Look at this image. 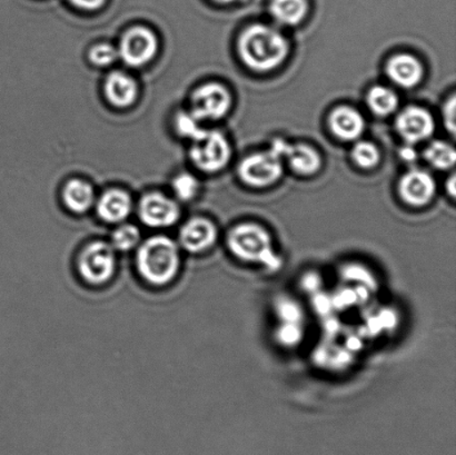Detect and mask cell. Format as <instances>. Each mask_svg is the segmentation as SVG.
<instances>
[{
	"mask_svg": "<svg viewBox=\"0 0 456 455\" xmlns=\"http://www.w3.org/2000/svg\"><path fill=\"white\" fill-rule=\"evenodd\" d=\"M227 247L232 256L245 264L267 271L281 269V257L270 232L256 223H241L232 227L227 236Z\"/></svg>",
	"mask_w": 456,
	"mask_h": 455,
	"instance_id": "6da1fadb",
	"label": "cell"
},
{
	"mask_svg": "<svg viewBox=\"0 0 456 455\" xmlns=\"http://www.w3.org/2000/svg\"><path fill=\"white\" fill-rule=\"evenodd\" d=\"M241 61L248 69L270 71L277 69L289 55V42L279 30L266 25H253L239 40Z\"/></svg>",
	"mask_w": 456,
	"mask_h": 455,
	"instance_id": "7a4b0ae2",
	"label": "cell"
},
{
	"mask_svg": "<svg viewBox=\"0 0 456 455\" xmlns=\"http://www.w3.org/2000/svg\"><path fill=\"white\" fill-rule=\"evenodd\" d=\"M136 264L147 282L159 287L171 282L180 269L176 244L165 236L147 240L138 249Z\"/></svg>",
	"mask_w": 456,
	"mask_h": 455,
	"instance_id": "3957f363",
	"label": "cell"
},
{
	"mask_svg": "<svg viewBox=\"0 0 456 455\" xmlns=\"http://www.w3.org/2000/svg\"><path fill=\"white\" fill-rule=\"evenodd\" d=\"M191 158L204 172L220 171L230 162L232 150L226 138L218 132L203 131L194 138Z\"/></svg>",
	"mask_w": 456,
	"mask_h": 455,
	"instance_id": "277c9868",
	"label": "cell"
},
{
	"mask_svg": "<svg viewBox=\"0 0 456 455\" xmlns=\"http://www.w3.org/2000/svg\"><path fill=\"white\" fill-rule=\"evenodd\" d=\"M78 267L80 275L93 285L104 284L113 276L116 258L113 248L104 242L87 245L80 254Z\"/></svg>",
	"mask_w": 456,
	"mask_h": 455,
	"instance_id": "5b68a950",
	"label": "cell"
},
{
	"mask_svg": "<svg viewBox=\"0 0 456 455\" xmlns=\"http://www.w3.org/2000/svg\"><path fill=\"white\" fill-rule=\"evenodd\" d=\"M239 174L245 184L265 187L280 180L283 174V164L274 151L268 150L246 158L240 164Z\"/></svg>",
	"mask_w": 456,
	"mask_h": 455,
	"instance_id": "8992f818",
	"label": "cell"
},
{
	"mask_svg": "<svg viewBox=\"0 0 456 455\" xmlns=\"http://www.w3.org/2000/svg\"><path fill=\"white\" fill-rule=\"evenodd\" d=\"M232 97L225 87L211 83L200 87L191 97V115L198 120L220 119L231 109Z\"/></svg>",
	"mask_w": 456,
	"mask_h": 455,
	"instance_id": "52a82bcc",
	"label": "cell"
},
{
	"mask_svg": "<svg viewBox=\"0 0 456 455\" xmlns=\"http://www.w3.org/2000/svg\"><path fill=\"white\" fill-rule=\"evenodd\" d=\"M158 47V39L150 29L134 27L123 36L118 52L127 65L140 67L153 60Z\"/></svg>",
	"mask_w": 456,
	"mask_h": 455,
	"instance_id": "ba28073f",
	"label": "cell"
},
{
	"mask_svg": "<svg viewBox=\"0 0 456 455\" xmlns=\"http://www.w3.org/2000/svg\"><path fill=\"white\" fill-rule=\"evenodd\" d=\"M395 127L400 136L412 145L430 138L436 131V122L427 110L413 106L397 116Z\"/></svg>",
	"mask_w": 456,
	"mask_h": 455,
	"instance_id": "9c48e42d",
	"label": "cell"
},
{
	"mask_svg": "<svg viewBox=\"0 0 456 455\" xmlns=\"http://www.w3.org/2000/svg\"><path fill=\"white\" fill-rule=\"evenodd\" d=\"M399 191L402 199L406 204L422 207L435 198L436 184L430 174L412 169L401 178Z\"/></svg>",
	"mask_w": 456,
	"mask_h": 455,
	"instance_id": "30bf717a",
	"label": "cell"
},
{
	"mask_svg": "<svg viewBox=\"0 0 456 455\" xmlns=\"http://www.w3.org/2000/svg\"><path fill=\"white\" fill-rule=\"evenodd\" d=\"M271 150L281 160H288L289 167L302 175H312L319 171L322 165L320 154L307 145H290L279 138L273 142Z\"/></svg>",
	"mask_w": 456,
	"mask_h": 455,
	"instance_id": "8fae6325",
	"label": "cell"
},
{
	"mask_svg": "<svg viewBox=\"0 0 456 455\" xmlns=\"http://www.w3.org/2000/svg\"><path fill=\"white\" fill-rule=\"evenodd\" d=\"M138 212L141 220L151 227L171 226L180 217L176 203L160 194L146 195L141 200Z\"/></svg>",
	"mask_w": 456,
	"mask_h": 455,
	"instance_id": "7c38bea8",
	"label": "cell"
},
{
	"mask_svg": "<svg viewBox=\"0 0 456 455\" xmlns=\"http://www.w3.org/2000/svg\"><path fill=\"white\" fill-rule=\"evenodd\" d=\"M180 238L186 251L200 253L216 244L217 231L212 222L205 218H193L182 227Z\"/></svg>",
	"mask_w": 456,
	"mask_h": 455,
	"instance_id": "4fadbf2b",
	"label": "cell"
},
{
	"mask_svg": "<svg viewBox=\"0 0 456 455\" xmlns=\"http://www.w3.org/2000/svg\"><path fill=\"white\" fill-rule=\"evenodd\" d=\"M387 74L393 83L403 88L418 86L423 77V69L414 56L400 53L387 62Z\"/></svg>",
	"mask_w": 456,
	"mask_h": 455,
	"instance_id": "5bb4252c",
	"label": "cell"
},
{
	"mask_svg": "<svg viewBox=\"0 0 456 455\" xmlns=\"http://www.w3.org/2000/svg\"><path fill=\"white\" fill-rule=\"evenodd\" d=\"M330 129L334 135L343 141H355L365 129L363 116L351 107L342 106L330 116Z\"/></svg>",
	"mask_w": 456,
	"mask_h": 455,
	"instance_id": "9a60e30c",
	"label": "cell"
},
{
	"mask_svg": "<svg viewBox=\"0 0 456 455\" xmlns=\"http://www.w3.org/2000/svg\"><path fill=\"white\" fill-rule=\"evenodd\" d=\"M132 211V200L128 194L119 190H110L102 196L97 205L98 215L109 223L125 220Z\"/></svg>",
	"mask_w": 456,
	"mask_h": 455,
	"instance_id": "2e32d148",
	"label": "cell"
},
{
	"mask_svg": "<svg viewBox=\"0 0 456 455\" xmlns=\"http://www.w3.org/2000/svg\"><path fill=\"white\" fill-rule=\"evenodd\" d=\"M105 93L107 100L114 106L128 107L133 104L137 96L135 80L124 73H111L106 79Z\"/></svg>",
	"mask_w": 456,
	"mask_h": 455,
	"instance_id": "e0dca14e",
	"label": "cell"
},
{
	"mask_svg": "<svg viewBox=\"0 0 456 455\" xmlns=\"http://www.w3.org/2000/svg\"><path fill=\"white\" fill-rule=\"evenodd\" d=\"M271 13L277 22L285 26L298 25L306 16V0H273Z\"/></svg>",
	"mask_w": 456,
	"mask_h": 455,
	"instance_id": "ac0fdd59",
	"label": "cell"
},
{
	"mask_svg": "<svg viewBox=\"0 0 456 455\" xmlns=\"http://www.w3.org/2000/svg\"><path fill=\"white\" fill-rule=\"evenodd\" d=\"M94 191L87 183L73 180L67 183L64 190L66 207L75 213H84L92 207L94 203Z\"/></svg>",
	"mask_w": 456,
	"mask_h": 455,
	"instance_id": "d6986e66",
	"label": "cell"
},
{
	"mask_svg": "<svg viewBox=\"0 0 456 455\" xmlns=\"http://www.w3.org/2000/svg\"><path fill=\"white\" fill-rule=\"evenodd\" d=\"M366 102L375 115L388 116L399 107V97L390 88L375 86L369 92Z\"/></svg>",
	"mask_w": 456,
	"mask_h": 455,
	"instance_id": "ffe728a7",
	"label": "cell"
},
{
	"mask_svg": "<svg viewBox=\"0 0 456 455\" xmlns=\"http://www.w3.org/2000/svg\"><path fill=\"white\" fill-rule=\"evenodd\" d=\"M424 156L433 167L441 169V171H448L455 165L456 153L453 146L444 142H433L428 146Z\"/></svg>",
	"mask_w": 456,
	"mask_h": 455,
	"instance_id": "44dd1931",
	"label": "cell"
},
{
	"mask_svg": "<svg viewBox=\"0 0 456 455\" xmlns=\"http://www.w3.org/2000/svg\"><path fill=\"white\" fill-rule=\"evenodd\" d=\"M352 158L362 168H373L379 162V151L370 142H357L352 150Z\"/></svg>",
	"mask_w": 456,
	"mask_h": 455,
	"instance_id": "7402d4cb",
	"label": "cell"
},
{
	"mask_svg": "<svg viewBox=\"0 0 456 455\" xmlns=\"http://www.w3.org/2000/svg\"><path fill=\"white\" fill-rule=\"evenodd\" d=\"M141 240L140 230L136 226L123 225L116 230L113 234V245L118 251H129L136 247Z\"/></svg>",
	"mask_w": 456,
	"mask_h": 455,
	"instance_id": "603a6c76",
	"label": "cell"
},
{
	"mask_svg": "<svg viewBox=\"0 0 456 455\" xmlns=\"http://www.w3.org/2000/svg\"><path fill=\"white\" fill-rule=\"evenodd\" d=\"M173 190L178 199L190 200L195 198L199 191V182L191 174H182L173 182Z\"/></svg>",
	"mask_w": 456,
	"mask_h": 455,
	"instance_id": "cb8c5ba5",
	"label": "cell"
},
{
	"mask_svg": "<svg viewBox=\"0 0 456 455\" xmlns=\"http://www.w3.org/2000/svg\"><path fill=\"white\" fill-rule=\"evenodd\" d=\"M118 57V52L109 44H101L93 47L89 53V60L97 66H109L113 64L116 58Z\"/></svg>",
	"mask_w": 456,
	"mask_h": 455,
	"instance_id": "d4e9b609",
	"label": "cell"
},
{
	"mask_svg": "<svg viewBox=\"0 0 456 455\" xmlns=\"http://www.w3.org/2000/svg\"><path fill=\"white\" fill-rule=\"evenodd\" d=\"M176 128L180 135L189 137L191 140H194L202 128L199 126V120L194 118L191 114H180L176 118Z\"/></svg>",
	"mask_w": 456,
	"mask_h": 455,
	"instance_id": "484cf974",
	"label": "cell"
},
{
	"mask_svg": "<svg viewBox=\"0 0 456 455\" xmlns=\"http://www.w3.org/2000/svg\"><path fill=\"white\" fill-rule=\"evenodd\" d=\"M444 123L446 128L454 135L455 133V115H456V98L453 95L451 100L446 102L444 107Z\"/></svg>",
	"mask_w": 456,
	"mask_h": 455,
	"instance_id": "4316f807",
	"label": "cell"
},
{
	"mask_svg": "<svg viewBox=\"0 0 456 455\" xmlns=\"http://www.w3.org/2000/svg\"><path fill=\"white\" fill-rule=\"evenodd\" d=\"M74 6L85 11H96L104 6L106 0H69Z\"/></svg>",
	"mask_w": 456,
	"mask_h": 455,
	"instance_id": "83f0119b",
	"label": "cell"
},
{
	"mask_svg": "<svg viewBox=\"0 0 456 455\" xmlns=\"http://www.w3.org/2000/svg\"><path fill=\"white\" fill-rule=\"evenodd\" d=\"M402 158L405 160V162L413 163L415 159L418 158L417 150L412 149L411 146H406L404 149L401 150Z\"/></svg>",
	"mask_w": 456,
	"mask_h": 455,
	"instance_id": "f1b7e54d",
	"label": "cell"
},
{
	"mask_svg": "<svg viewBox=\"0 0 456 455\" xmlns=\"http://www.w3.org/2000/svg\"><path fill=\"white\" fill-rule=\"evenodd\" d=\"M448 187H449V191H450V194L451 196H452V198H455V194H456V186H455V176H451V180L450 182L448 183Z\"/></svg>",
	"mask_w": 456,
	"mask_h": 455,
	"instance_id": "f546056e",
	"label": "cell"
},
{
	"mask_svg": "<svg viewBox=\"0 0 456 455\" xmlns=\"http://www.w3.org/2000/svg\"><path fill=\"white\" fill-rule=\"evenodd\" d=\"M214 2L221 3V4H231L239 2V0H214Z\"/></svg>",
	"mask_w": 456,
	"mask_h": 455,
	"instance_id": "4dcf8cb0",
	"label": "cell"
}]
</instances>
